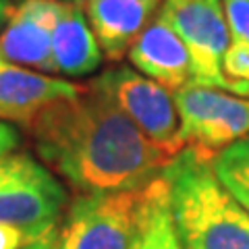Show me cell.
<instances>
[{"label": "cell", "instance_id": "6da1fadb", "mask_svg": "<svg viewBox=\"0 0 249 249\" xmlns=\"http://www.w3.org/2000/svg\"><path fill=\"white\" fill-rule=\"evenodd\" d=\"M23 129L40 160L77 196L143 189L175 158L89 85L48 106Z\"/></svg>", "mask_w": 249, "mask_h": 249}, {"label": "cell", "instance_id": "7a4b0ae2", "mask_svg": "<svg viewBox=\"0 0 249 249\" xmlns=\"http://www.w3.org/2000/svg\"><path fill=\"white\" fill-rule=\"evenodd\" d=\"M164 178L183 249H249V214L216 177L212 156L183 147Z\"/></svg>", "mask_w": 249, "mask_h": 249}, {"label": "cell", "instance_id": "3957f363", "mask_svg": "<svg viewBox=\"0 0 249 249\" xmlns=\"http://www.w3.org/2000/svg\"><path fill=\"white\" fill-rule=\"evenodd\" d=\"M150 185L77 196L60 220L58 249H133L150 199Z\"/></svg>", "mask_w": 249, "mask_h": 249}, {"label": "cell", "instance_id": "277c9868", "mask_svg": "<svg viewBox=\"0 0 249 249\" xmlns=\"http://www.w3.org/2000/svg\"><path fill=\"white\" fill-rule=\"evenodd\" d=\"M67 208V189L52 170L31 154L0 158V222L36 235L58 227Z\"/></svg>", "mask_w": 249, "mask_h": 249}, {"label": "cell", "instance_id": "5b68a950", "mask_svg": "<svg viewBox=\"0 0 249 249\" xmlns=\"http://www.w3.org/2000/svg\"><path fill=\"white\" fill-rule=\"evenodd\" d=\"M160 15L181 36L193 62V85L218 88L249 98V83L231 81L222 58L231 44V29L222 0H164Z\"/></svg>", "mask_w": 249, "mask_h": 249}, {"label": "cell", "instance_id": "8992f818", "mask_svg": "<svg viewBox=\"0 0 249 249\" xmlns=\"http://www.w3.org/2000/svg\"><path fill=\"white\" fill-rule=\"evenodd\" d=\"M156 145L177 156L183 150L175 93L131 67H110L89 83Z\"/></svg>", "mask_w": 249, "mask_h": 249}, {"label": "cell", "instance_id": "52a82bcc", "mask_svg": "<svg viewBox=\"0 0 249 249\" xmlns=\"http://www.w3.org/2000/svg\"><path fill=\"white\" fill-rule=\"evenodd\" d=\"M181 119V142L206 156L220 154L249 135V98L237 93L187 85L175 91Z\"/></svg>", "mask_w": 249, "mask_h": 249}, {"label": "cell", "instance_id": "ba28073f", "mask_svg": "<svg viewBox=\"0 0 249 249\" xmlns=\"http://www.w3.org/2000/svg\"><path fill=\"white\" fill-rule=\"evenodd\" d=\"M58 0H23L0 31V58L40 73H54L52 23Z\"/></svg>", "mask_w": 249, "mask_h": 249}, {"label": "cell", "instance_id": "9c48e42d", "mask_svg": "<svg viewBox=\"0 0 249 249\" xmlns=\"http://www.w3.org/2000/svg\"><path fill=\"white\" fill-rule=\"evenodd\" d=\"M85 88L0 58V121L25 127L48 106L79 96Z\"/></svg>", "mask_w": 249, "mask_h": 249}, {"label": "cell", "instance_id": "30bf717a", "mask_svg": "<svg viewBox=\"0 0 249 249\" xmlns=\"http://www.w3.org/2000/svg\"><path fill=\"white\" fill-rule=\"evenodd\" d=\"M164 0H83L81 9L102 48V54L119 62L129 56L137 37L158 17Z\"/></svg>", "mask_w": 249, "mask_h": 249}, {"label": "cell", "instance_id": "8fae6325", "mask_svg": "<svg viewBox=\"0 0 249 249\" xmlns=\"http://www.w3.org/2000/svg\"><path fill=\"white\" fill-rule=\"evenodd\" d=\"M133 69L150 77L168 91L193 85V62L181 36L158 13L129 50Z\"/></svg>", "mask_w": 249, "mask_h": 249}, {"label": "cell", "instance_id": "7c38bea8", "mask_svg": "<svg viewBox=\"0 0 249 249\" xmlns=\"http://www.w3.org/2000/svg\"><path fill=\"white\" fill-rule=\"evenodd\" d=\"M102 48L89 27L79 2L58 0L52 23V62L54 73L83 77L102 65Z\"/></svg>", "mask_w": 249, "mask_h": 249}, {"label": "cell", "instance_id": "4fadbf2b", "mask_svg": "<svg viewBox=\"0 0 249 249\" xmlns=\"http://www.w3.org/2000/svg\"><path fill=\"white\" fill-rule=\"evenodd\" d=\"M133 249H183L170 216L168 185L164 175L150 185V199Z\"/></svg>", "mask_w": 249, "mask_h": 249}, {"label": "cell", "instance_id": "5bb4252c", "mask_svg": "<svg viewBox=\"0 0 249 249\" xmlns=\"http://www.w3.org/2000/svg\"><path fill=\"white\" fill-rule=\"evenodd\" d=\"M214 170L227 191L249 214V135L216 154Z\"/></svg>", "mask_w": 249, "mask_h": 249}, {"label": "cell", "instance_id": "9a60e30c", "mask_svg": "<svg viewBox=\"0 0 249 249\" xmlns=\"http://www.w3.org/2000/svg\"><path fill=\"white\" fill-rule=\"evenodd\" d=\"M222 71L231 81L247 85L249 83V44L231 40L222 58Z\"/></svg>", "mask_w": 249, "mask_h": 249}, {"label": "cell", "instance_id": "2e32d148", "mask_svg": "<svg viewBox=\"0 0 249 249\" xmlns=\"http://www.w3.org/2000/svg\"><path fill=\"white\" fill-rule=\"evenodd\" d=\"M231 40L249 44V0H222Z\"/></svg>", "mask_w": 249, "mask_h": 249}, {"label": "cell", "instance_id": "e0dca14e", "mask_svg": "<svg viewBox=\"0 0 249 249\" xmlns=\"http://www.w3.org/2000/svg\"><path fill=\"white\" fill-rule=\"evenodd\" d=\"M37 237L40 235H36V232H31V231L0 222V249H23V247H27L31 241H36Z\"/></svg>", "mask_w": 249, "mask_h": 249}, {"label": "cell", "instance_id": "ac0fdd59", "mask_svg": "<svg viewBox=\"0 0 249 249\" xmlns=\"http://www.w3.org/2000/svg\"><path fill=\"white\" fill-rule=\"evenodd\" d=\"M21 145V131L13 123L0 121V158L17 152Z\"/></svg>", "mask_w": 249, "mask_h": 249}, {"label": "cell", "instance_id": "d6986e66", "mask_svg": "<svg viewBox=\"0 0 249 249\" xmlns=\"http://www.w3.org/2000/svg\"><path fill=\"white\" fill-rule=\"evenodd\" d=\"M58 227L46 231L44 235H40L36 241H31V243L23 249H58Z\"/></svg>", "mask_w": 249, "mask_h": 249}, {"label": "cell", "instance_id": "ffe728a7", "mask_svg": "<svg viewBox=\"0 0 249 249\" xmlns=\"http://www.w3.org/2000/svg\"><path fill=\"white\" fill-rule=\"evenodd\" d=\"M13 11H15V6L9 2V0H0V31H2L4 25L9 23Z\"/></svg>", "mask_w": 249, "mask_h": 249}, {"label": "cell", "instance_id": "44dd1931", "mask_svg": "<svg viewBox=\"0 0 249 249\" xmlns=\"http://www.w3.org/2000/svg\"><path fill=\"white\" fill-rule=\"evenodd\" d=\"M73 2H83V0H73Z\"/></svg>", "mask_w": 249, "mask_h": 249}]
</instances>
